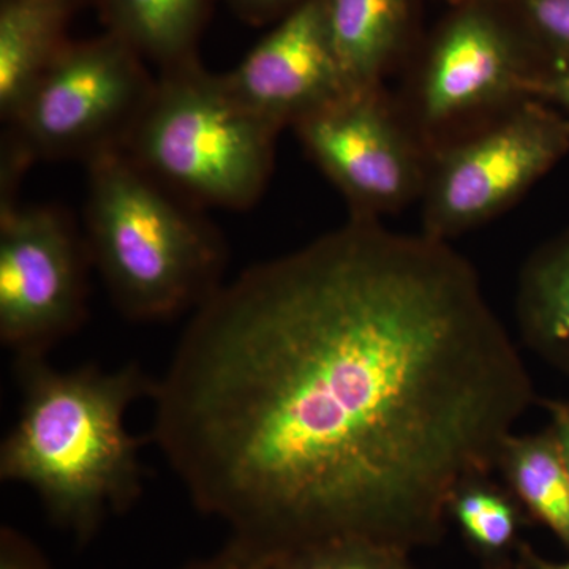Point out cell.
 Here are the masks:
<instances>
[{"instance_id":"cell-10","label":"cell","mask_w":569,"mask_h":569,"mask_svg":"<svg viewBox=\"0 0 569 569\" xmlns=\"http://www.w3.org/2000/svg\"><path fill=\"white\" fill-rule=\"evenodd\" d=\"M541 71L526 69L507 33L488 14L466 11L432 48L417 89L422 129L436 132L475 112L518 103Z\"/></svg>"},{"instance_id":"cell-14","label":"cell","mask_w":569,"mask_h":569,"mask_svg":"<svg viewBox=\"0 0 569 569\" xmlns=\"http://www.w3.org/2000/svg\"><path fill=\"white\" fill-rule=\"evenodd\" d=\"M337 59L355 89L377 88L402 39L406 0H323Z\"/></svg>"},{"instance_id":"cell-16","label":"cell","mask_w":569,"mask_h":569,"mask_svg":"<svg viewBox=\"0 0 569 569\" xmlns=\"http://www.w3.org/2000/svg\"><path fill=\"white\" fill-rule=\"evenodd\" d=\"M448 518L482 567L519 568L520 550L526 545L520 531L531 519L507 486L490 477L468 479L452 493Z\"/></svg>"},{"instance_id":"cell-23","label":"cell","mask_w":569,"mask_h":569,"mask_svg":"<svg viewBox=\"0 0 569 569\" xmlns=\"http://www.w3.org/2000/svg\"><path fill=\"white\" fill-rule=\"evenodd\" d=\"M549 417V429L552 430L559 445L561 459L567 467L569 478V402L568 400L542 399L539 400Z\"/></svg>"},{"instance_id":"cell-7","label":"cell","mask_w":569,"mask_h":569,"mask_svg":"<svg viewBox=\"0 0 569 569\" xmlns=\"http://www.w3.org/2000/svg\"><path fill=\"white\" fill-rule=\"evenodd\" d=\"M86 238L54 206L0 204V342L48 356L88 317Z\"/></svg>"},{"instance_id":"cell-12","label":"cell","mask_w":569,"mask_h":569,"mask_svg":"<svg viewBox=\"0 0 569 569\" xmlns=\"http://www.w3.org/2000/svg\"><path fill=\"white\" fill-rule=\"evenodd\" d=\"M515 309L523 343L569 377V227L527 258Z\"/></svg>"},{"instance_id":"cell-11","label":"cell","mask_w":569,"mask_h":569,"mask_svg":"<svg viewBox=\"0 0 569 569\" xmlns=\"http://www.w3.org/2000/svg\"><path fill=\"white\" fill-rule=\"evenodd\" d=\"M84 0H0V116L22 97L70 43L69 28Z\"/></svg>"},{"instance_id":"cell-6","label":"cell","mask_w":569,"mask_h":569,"mask_svg":"<svg viewBox=\"0 0 569 569\" xmlns=\"http://www.w3.org/2000/svg\"><path fill=\"white\" fill-rule=\"evenodd\" d=\"M568 152L569 116L520 100L488 129L437 152L421 194V233L449 242L489 222Z\"/></svg>"},{"instance_id":"cell-21","label":"cell","mask_w":569,"mask_h":569,"mask_svg":"<svg viewBox=\"0 0 569 569\" xmlns=\"http://www.w3.org/2000/svg\"><path fill=\"white\" fill-rule=\"evenodd\" d=\"M527 97L552 104L569 116V66L553 67L531 78L527 84Z\"/></svg>"},{"instance_id":"cell-9","label":"cell","mask_w":569,"mask_h":569,"mask_svg":"<svg viewBox=\"0 0 569 569\" xmlns=\"http://www.w3.org/2000/svg\"><path fill=\"white\" fill-rule=\"evenodd\" d=\"M220 77L236 100L279 130L355 91L329 39L323 0H305L288 11Z\"/></svg>"},{"instance_id":"cell-20","label":"cell","mask_w":569,"mask_h":569,"mask_svg":"<svg viewBox=\"0 0 569 569\" xmlns=\"http://www.w3.org/2000/svg\"><path fill=\"white\" fill-rule=\"evenodd\" d=\"M0 569H50L40 550L20 531L3 527L0 533Z\"/></svg>"},{"instance_id":"cell-24","label":"cell","mask_w":569,"mask_h":569,"mask_svg":"<svg viewBox=\"0 0 569 569\" xmlns=\"http://www.w3.org/2000/svg\"><path fill=\"white\" fill-rule=\"evenodd\" d=\"M519 569H569V559L552 561L539 556L537 550L529 545H523L520 550Z\"/></svg>"},{"instance_id":"cell-22","label":"cell","mask_w":569,"mask_h":569,"mask_svg":"<svg viewBox=\"0 0 569 569\" xmlns=\"http://www.w3.org/2000/svg\"><path fill=\"white\" fill-rule=\"evenodd\" d=\"M236 14L247 22H263L277 14H284L293 10L305 0H227Z\"/></svg>"},{"instance_id":"cell-17","label":"cell","mask_w":569,"mask_h":569,"mask_svg":"<svg viewBox=\"0 0 569 569\" xmlns=\"http://www.w3.org/2000/svg\"><path fill=\"white\" fill-rule=\"evenodd\" d=\"M274 559L279 569H415L408 550L362 538L329 539Z\"/></svg>"},{"instance_id":"cell-15","label":"cell","mask_w":569,"mask_h":569,"mask_svg":"<svg viewBox=\"0 0 569 569\" xmlns=\"http://www.w3.org/2000/svg\"><path fill=\"white\" fill-rule=\"evenodd\" d=\"M497 470L529 518L542 523L569 553V478L552 430L511 433L498 455Z\"/></svg>"},{"instance_id":"cell-19","label":"cell","mask_w":569,"mask_h":569,"mask_svg":"<svg viewBox=\"0 0 569 569\" xmlns=\"http://www.w3.org/2000/svg\"><path fill=\"white\" fill-rule=\"evenodd\" d=\"M186 569H279L272 553L264 552L247 545L244 541L233 539L227 549L219 556L194 563Z\"/></svg>"},{"instance_id":"cell-8","label":"cell","mask_w":569,"mask_h":569,"mask_svg":"<svg viewBox=\"0 0 569 569\" xmlns=\"http://www.w3.org/2000/svg\"><path fill=\"white\" fill-rule=\"evenodd\" d=\"M310 159L350 204L380 220L421 198L429 163L381 86L355 89L293 127Z\"/></svg>"},{"instance_id":"cell-13","label":"cell","mask_w":569,"mask_h":569,"mask_svg":"<svg viewBox=\"0 0 569 569\" xmlns=\"http://www.w3.org/2000/svg\"><path fill=\"white\" fill-rule=\"evenodd\" d=\"M104 31L159 71L197 61L212 0H96Z\"/></svg>"},{"instance_id":"cell-3","label":"cell","mask_w":569,"mask_h":569,"mask_svg":"<svg viewBox=\"0 0 569 569\" xmlns=\"http://www.w3.org/2000/svg\"><path fill=\"white\" fill-rule=\"evenodd\" d=\"M86 244L112 305L137 323L197 312L224 284L216 224L122 151L86 164Z\"/></svg>"},{"instance_id":"cell-18","label":"cell","mask_w":569,"mask_h":569,"mask_svg":"<svg viewBox=\"0 0 569 569\" xmlns=\"http://www.w3.org/2000/svg\"><path fill=\"white\" fill-rule=\"evenodd\" d=\"M527 17L535 31L569 66V0H526Z\"/></svg>"},{"instance_id":"cell-5","label":"cell","mask_w":569,"mask_h":569,"mask_svg":"<svg viewBox=\"0 0 569 569\" xmlns=\"http://www.w3.org/2000/svg\"><path fill=\"white\" fill-rule=\"evenodd\" d=\"M156 81L114 33L71 40L7 119L2 164L24 174L37 160L88 164L122 151Z\"/></svg>"},{"instance_id":"cell-4","label":"cell","mask_w":569,"mask_h":569,"mask_svg":"<svg viewBox=\"0 0 569 569\" xmlns=\"http://www.w3.org/2000/svg\"><path fill=\"white\" fill-rule=\"evenodd\" d=\"M279 132L197 59L157 73L122 152L197 208L249 209L271 179Z\"/></svg>"},{"instance_id":"cell-1","label":"cell","mask_w":569,"mask_h":569,"mask_svg":"<svg viewBox=\"0 0 569 569\" xmlns=\"http://www.w3.org/2000/svg\"><path fill=\"white\" fill-rule=\"evenodd\" d=\"M151 399L194 507L274 556L437 545L452 493L497 470L537 400L473 264L356 216L224 282Z\"/></svg>"},{"instance_id":"cell-2","label":"cell","mask_w":569,"mask_h":569,"mask_svg":"<svg viewBox=\"0 0 569 569\" xmlns=\"http://www.w3.org/2000/svg\"><path fill=\"white\" fill-rule=\"evenodd\" d=\"M21 400L0 447V479L28 486L58 526L81 542L142 492V441L126 426L152 378L140 366L61 370L48 356L14 358Z\"/></svg>"}]
</instances>
